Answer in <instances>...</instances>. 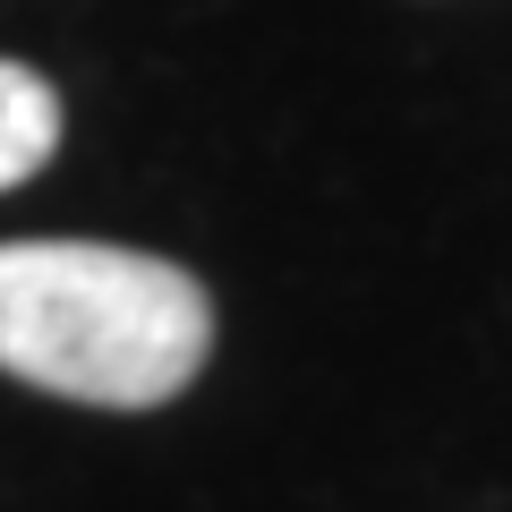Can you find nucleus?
I'll return each mask as SVG.
<instances>
[{"instance_id":"obj_1","label":"nucleus","mask_w":512,"mask_h":512,"mask_svg":"<svg viewBox=\"0 0 512 512\" xmlns=\"http://www.w3.org/2000/svg\"><path fill=\"white\" fill-rule=\"evenodd\" d=\"M214 350V299L171 256L111 239H0V367L94 410L188 393Z\"/></svg>"},{"instance_id":"obj_2","label":"nucleus","mask_w":512,"mask_h":512,"mask_svg":"<svg viewBox=\"0 0 512 512\" xmlns=\"http://www.w3.org/2000/svg\"><path fill=\"white\" fill-rule=\"evenodd\" d=\"M60 146V94L26 60H0V188L35 180Z\"/></svg>"}]
</instances>
